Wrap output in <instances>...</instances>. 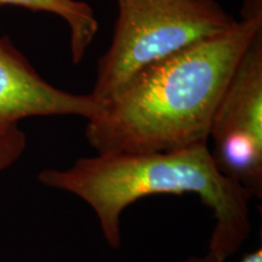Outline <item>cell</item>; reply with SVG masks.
Listing matches in <instances>:
<instances>
[{
    "label": "cell",
    "mask_w": 262,
    "mask_h": 262,
    "mask_svg": "<svg viewBox=\"0 0 262 262\" xmlns=\"http://www.w3.org/2000/svg\"><path fill=\"white\" fill-rule=\"evenodd\" d=\"M262 19H239L131 79L88 120L95 153H156L209 143L212 117Z\"/></svg>",
    "instance_id": "cell-1"
},
{
    "label": "cell",
    "mask_w": 262,
    "mask_h": 262,
    "mask_svg": "<svg viewBox=\"0 0 262 262\" xmlns=\"http://www.w3.org/2000/svg\"><path fill=\"white\" fill-rule=\"evenodd\" d=\"M38 179L86 203L112 249L122 247L127 206L156 194H194L211 209L215 226L205 256L212 261L226 262L251 233V196L217 168L209 143L156 153H95L66 169L42 170Z\"/></svg>",
    "instance_id": "cell-2"
},
{
    "label": "cell",
    "mask_w": 262,
    "mask_h": 262,
    "mask_svg": "<svg viewBox=\"0 0 262 262\" xmlns=\"http://www.w3.org/2000/svg\"><path fill=\"white\" fill-rule=\"evenodd\" d=\"M110 48L91 95L103 102L149 66L227 32L237 24L216 0H117Z\"/></svg>",
    "instance_id": "cell-3"
},
{
    "label": "cell",
    "mask_w": 262,
    "mask_h": 262,
    "mask_svg": "<svg viewBox=\"0 0 262 262\" xmlns=\"http://www.w3.org/2000/svg\"><path fill=\"white\" fill-rule=\"evenodd\" d=\"M217 168L251 198L262 196V31L242 55L212 117Z\"/></svg>",
    "instance_id": "cell-4"
},
{
    "label": "cell",
    "mask_w": 262,
    "mask_h": 262,
    "mask_svg": "<svg viewBox=\"0 0 262 262\" xmlns=\"http://www.w3.org/2000/svg\"><path fill=\"white\" fill-rule=\"evenodd\" d=\"M102 104L48 83L8 37H0V136L22 119L75 116L91 119Z\"/></svg>",
    "instance_id": "cell-5"
},
{
    "label": "cell",
    "mask_w": 262,
    "mask_h": 262,
    "mask_svg": "<svg viewBox=\"0 0 262 262\" xmlns=\"http://www.w3.org/2000/svg\"><path fill=\"white\" fill-rule=\"evenodd\" d=\"M0 4L49 12L63 19L70 29L71 57L75 64L84 60L97 34L98 21L94 9L81 0H0Z\"/></svg>",
    "instance_id": "cell-6"
},
{
    "label": "cell",
    "mask_w": 262,
    "mask_h": 262,
    "mask_svg": "<svg viewBox=\"0 0 262 262\" xmlns=\"http://www.w3.org/2000/svg\"><path fill=\"white\" fill-rule=\"evenodd\" d=\"M26 149V135L14 126L0 136V172L17 162Z\"/></svg>",
    "instance_id": "cell-7"
},
{
    "label": "cell",
    "mask_w": 262,
    "mask_h": 262,
    "mask_svg": "<svg viewBox=\"0 0 262 262\" xmlns=\"http://www.w3.org/2000/svg\"><path fill=\"white\" fill-rule=\"evenodd\" d=\"M242 19H262V0H244Z\"/></svg>",
    "instance_id": "cell-8"
},
{
    "label": "cell",
    "mask_w": 262,
    "mask_h": 262,
    "mask_svg": "<svg viewBox=\"0 0 262 262\" xmlns=\"http://www.w3.org/2000/svg\"><path fill=\"white\" fill-rule=\"evenodd\" d=\"M178 262H214V261L210 260L209 257H206L204 255V256H201V257L192 256V257L185 258V260H181ZM239 262H262V249L257 248V249H255L254 251H251V253L244 255L243 258H242Z\"/></svg>",
    "instance_id": "cell-9"
}]
</instances>
